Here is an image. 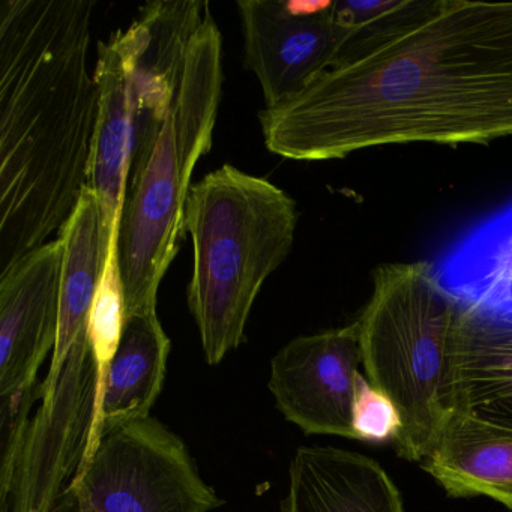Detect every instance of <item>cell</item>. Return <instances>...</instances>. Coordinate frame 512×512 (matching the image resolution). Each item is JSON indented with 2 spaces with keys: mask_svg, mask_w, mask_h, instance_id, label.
I'll list each match as a JSON object with an SVG mask.
<instances>
[{
  "mask_svg": "<svg viewBox=\"0 0 512 512\" xmlns=\"http://www.w3.org/2000/svg\"><path fill=\"white\" fill-rule=\"evenodd\" d=\"M169 353L170 338L157 313L125 319L121 341L104 382L94 451L110 431L149 418L163 389Z\"/></svg>",
  "mask_w": 512,
  "mask_h": 512,
  "instance_id": "cell-15",
  "label": "cell"
},
{
  "mask_svg": "<svg viewBox=\"0 0 512 512\" xmlns=\"http://www.w3.org/2000/svg\"><path fill=\"white\" fill-rule=\"evenodd\" d=\"M283 512H406L400 490L373 458L332 446H301L289 469Z\"/></svg>",
  "mask_w": 512,
  "mask_h": 512,
  "instance_id": "cell-11",
  "label": "cell"
},
{
  "mask_svg": "<svg viewBox=\"0 0 512 512\" xmlns=\"http://www.w3.org/2000/svg\"><path fill=\"white\" fill-rule=\"evenodd\" d=\"M92 0L0 7V274L49 242L88 187L100 94Z\"/></svg>",
  "mask_w": 512,
  "mask_h": 512,
  "instance_id": "cell-2",
  "label": "cell"
},
{
  "mask_svg": "<svg viewBox=\"0 0 512 512\" xmlns=\"http://www.w3.org/2000/svg\"><path fill=\"white\" fill-rule=\"evenodd\" d=\"M244 64L259 80L266 109L292 100L340 58L355 37L334 2L239 0Z\"/></svg>",
  "mask_w": 512,
  "mask_h": 512,
  "instance_id": "cell-8",
  "label": "cell"
},
{
  "mask_svg": "<svg viewBox=\"0 0 512 512\" xmlns=\"http://www.w3.org/2000/svg\"><path fill=\"white\" fill-rule=\"evenodd\" d=\"M455 391L457 412L512 433V317L460 305Z\"/></svg>",
  "mask_w": 512,
  "mask_h": 512,
  "instance_id": "cell-12",
  "label": "cell"
},
{
  "mask_svg": "<svg viewBox=\"0 0 512 512\" xmlns=\"http://www.w3.org/2000/svg\"><path fill=\"white\" fill-rule=\"evenodd\" d=\"M409 0H376V2H356L343 0L334 2V16L343 28L353 34H368L376 31L386 20L392 19L406 7Z\"/></svg>",
  "mask_w": 512,
  "mask_h": 512,
  "instance_id": "cell-18",
  "label": "cell"
},
{
  "mask_svg": "<svg viewBox=\"0 0 512 512\" xmlns=\"http://www.w3.org/2000/svg\"><path fill=\"white\" fill-rule=\"evenodd\" d=\"M353 428L356 440L362 442H394L400 433L401 418L397 407L388 395L373 388L364 377L356 395Z\"/></svg>",
  "mask_w": 512,
  "mask_h": 512,
  "instance_id": "cell-17",
  "label": "cell"
},
{
  "mask_svg": "<svg viewBox=\"0 0 512 512\" xmlns=\"http://www.w3.org/2000/svg\"><path fill=\"white\" fill-rule=\"evenodd\" d=\"M62 265L58 238L0 274L2 436H23L31 421L38 371L58 340Z\"/></svg>",
  "mask_w": 512,
  "mask_h": 512,
  "instance_id": "cell-7",
  "label": "cell"
},
{
  "mask_svg": "<svg viewBox=\"0 0 512 512\" xmlns=\"http://www.w3.org/2000/svg\"><path fill=\"white\" fill-rule=\"evenodd\" d=\"M361 364L356 322L302 335L272 358L269 389L284 418L304 433L356 440L353 412Z\"/></svg>",
  "mask_w": 512,
  "mask_h": 512,
  "instance_id": "cell-9",
  "label": "cell"
},
{
  "mask_svg": "<svg viewBox=\"0 0 512 512\" xmlns=\"http://www.w3.org/2000/svg\"><path fill=\"white\" fill-rule=\"evenodd\" d=\"M221 94L223 37L208 8L188 43L169 109L134 139L118 230L125 319L157 313L161 281L184 238L191 178L212 148Z\"/></svg>",
  "mask_w": 512,
  "mask_h": 512,
  "instance_id": "cell-3",
  "label": "cell"
},
{
  "mask_svg": "<svg viewBox=\"0 0 512 512\" xmlns=\"http://www.w3.org/2000/svg\"><path fill=\"white\" fill-rule=\"evenodd\" d=\"M433 269L461 307L512 317V205L464 233Z\"/></svg>",
  "mask_w": 512,
  "mask_h": 512,
  "instance_id": "cell-13",
  "label": "cell"
},
{
  "mask_svg": "<svg viewBox=\"0 0 512 512\" xmlns=\"http://www.w3.org/2000/svg\"><path fill=\"white\" fill-rule=\"evenodd\" d=\"M458 316L460 304L433 263H386L374 271L370 302L356 323L368 383L400 413L398 457L422 463L457 412Z\"/></svg>",
  "mask_w": 512,
  "mask_h": 512,
  "instance_id": "cell-5",
  "label": "cell"
},
{
  "mask_svg": "<svg viewBox=\"0 0 512 512\" xmlns=\"http://www.w3.org/2000/svg\"><path fill=\"white\" fill-rule=\"evenodd\" d=\"M422 469L448 496H487L512 511L511 431L455 412L422 461Z\"/></svg>",
  "mask_w": 512,
  "mask_h": 512,
  "instance_id": "cell-14",
  "label": "cell"
},
{
  "mask_svg": "<svg viewBox=\"0 0 512 512\" xmlns=\"http://www.w3.org/2000/svg\"><path fill=\"white\" fill-rule=\"evenodd\" d=\"M118 230L119 226L110 238L109 253L95 293L89 325L92 347L106 377L110 362L118 350L125 323V293L119 269Z\"/></svg>",
  "mask_w": 512,
  "mask_h": 512,
  "instance_id": "cell-16",
  "label": "cell"
},
{
  "mask_svg": "<svg viewBox=\"0 0 512 512\" xmlns=\"http://www.w3.org/2000/svg\"><path fill=\"white\" fill-rule=\"evenodd\" d=\"M259 121L266 149L293 161L512 137V2L409 0Z\"/></svg>",
  "mask_w": 512,
  "mask_h": 512,
  "instance_id": "cell-1",
  "label": "cell"
},
{
  "mask_svg": "<svg viewBox=\"0 0 512 512\" xmlns=\"http://www.w3.org/2000/svg\"><path fill=\"white\" fill-rule=\"evenodd\" d=\"M298 221L293 197L232 164L191 187L184 218L194 248L187 299L209 365L244 340L257 295L292 251Z\"/></svg>",
  "mask_w": 512,
  "mask_h": 512,
  "instance_id": "cell-4",
  "label": "cell"
},
{
  "mask_svg": "<svg viewBox=\"0 0 512 512\" xmlns=\"http://www.w3.org/2000/svg\"><path fill=\"white\" fill-rule=\"evenodd\" d=\"M94 79L100 94V110L89 161L88 187L100 205L101 235L107 253L124 206L136 128L130 65L118 31L98 46Z\"/></svg>",
  "mask_w": 512,
  "mask_h": 512,
  "instance_id": "cell-10",
  "label": "cell"
},
{
  "mask_svg": "<svg viewBox=\"0 0 512 512\" xmlns=\"http://www.w3.org/2000/svg\"><path fill=\"white\" fill-rule=\"evenodd\" d=\"M223 503L184 440L149 416L104 436L50 512H211Z\"/></svg>",
  "mask_w": 512,
  "mask_h": 512,
  "instance_id": "cell-6",
  "label": "cell"
}]
</instances>
